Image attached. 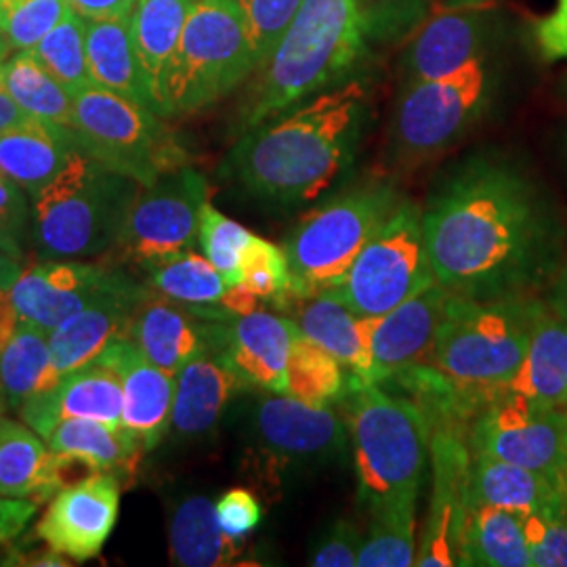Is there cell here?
Segmentation results:
<instances>
[{
  "label": "cell",
  "mask_w": 567,
  "mask_h": 567,
  "mask_svg": "<svg viewBox=\"0 0 567 567\" xmlns=\"http://www.w3.org/2000/svg\"><path fill=\"white\" fill-rule=\"evenodd\" d=\"M435 282L471 301L527 295L559 267V225L508 164L461 166L423 210Z\"/></svg>",
  "instance_id": "cell-1"
},
{
  "label": "cell",
  "mask_w": 567,
  "mask_h": 567,
  "mask_svg": "<svg viewBox=\"0 0 567 567\" xmlns=\"http://www.w3.org/2000/svg\"><path fill=\"white\" fill-rule=\"evenodd\" d=\"M370 110V84L351 74L244 131L225 158L224 175L264 203H316L351 168Z\"/></svg>",
  "instance_id": "cell-2"
},
{
  "label": "cell",
  "mask_w": 567,
  "mask_h": 567,
  "mask_svg": "<svg viewBox=\"0 0 567 567\" xmlns=\"http://www.w3.org/2000/svg\"><path fill=\"white\" fill-rule=\"evenodd\" d=\"M365 37L364 0H305L259 68L244 103L243 133L355 74Z\"/></svg>",
  "instance_id": "cell-3"
},
{
  "label": "cell",
  "mask_w": 567,
  "mask_h": 567,
  "mask_svg": "<svg viewBox=\"0 0 567 567\" xmlns=\"http://www.w3.org/2000/svg\"><path fill=\"white\" fill-rule=\"evenodd\" d=\"M543 301L513 295L471 301L456 295L426 365L446 383L458 412L496 398L524 362Z\"/></svg>",
  "instance_id": "cell-4"
},
{
  "label": "cell",
  "mask_w": 567,
  "mask_h": 567,
  "mask_svg": "<svg viewBox=\"0 0 567 567\" xmlns=\"http://www.w3.org/2000/svg\"><path fill=\"white\" fill-rule=\"evenodd\" d=\"M347 431L365 511L416 507L431 463V425L416 402L377 383L349 386Z\"/></svg>",
  "instance_id": "cell-5"
},
{
  "label": "cell",
  "mask_w": 567,
  "mask_h": 567,
  "mask_svg": "<svg viewBox=\"0 0 567 567\" xmlns=\"http://www.w3.org/2000/svg\"><path fill=\"white\" fill-rule=\"evenodd\" d=\"M142 185L79 150L32 203L30 248L39 259H91L121 238Z\"/></svg>",
  "instance_id": "cell-6"
},
{
  "label": "cell",
  "mask_w": 567,
  "mask_h": 567,
  "mask_svg": "<svg viewBox=\"0 0 567 567\" xmlns=\"http://www.w3.org/2000/svg\"><path fill=\"white\" fill-rule=\"evenodd\" d=\"M257 70L238 0H196L164 72L161 114L177 118L203 112Z\"/></svg>",
  "instance_id": "cell-7"
},
{
  "label": "cell",
  "mask_w": 567,
  "mask_h": 567,
  "mask_svg": "<svg viewBox=\"0 0 567 567\" xmlns=\"http://www.w3.org/2000/svg\"><path fill=\"white\" fill-rule=\"evenodd\" d=\"M400 200L393 183L370 179L311 208L282 244L290 267V303L341 282Z\"/></svg>",
  "instance_id": "cell-8"
},
{
  "label": "cell",
  "mask_w": 567,
  "mask_h": 567,
  "mask_svg": "<svg viewBox=\"0 0 567 567\" xmlns=\"http://www.w3.org/2000/svg\"><path fill=\"white\" fill-rule=\"evenodd\" d=\"M498 91L501 65L492 51L444 79L402 84L391 124V158L416 166L440 156L486 116Z\"/></svg>",
  "instance_id": "cell-9"
},
{
  "label": "cell",
  "mask_w": 567,
  "mask_h": 567,
  "mask_svg": "<svg viewBox=\"0 0 567 567\" xmlns=\"http://www.w3.org/2000/svg\"><path fill=\"white\" fill-rule=\"evenodd\" d=\"M72 128L84 152L140 185H152L192 163L164 116L102 86L74 95Z\"/></svg>",
  "instance_id": "cell-10"
},
{
  "label": "cell",
  "mask_w": 567,
  "mask_h": 567,
  "mask_svg": "<svg viewBox=\"0 0 567 567\" xmlns=\"http://www.w3.org/2000/svg\"><path fill=\"white\" fill-rule=\"evenodd\" d=\"M433 284L423 208L402 198L349 265L343 280L328 292L358 316L377 318Z\"/></svg>",
  "instance_id": "cell-11"
},
{
  "label": "cell",
  "mask_w": 567,
  "mask_h": 567,
  "mask_svg": "<svg viewBox=\"0 0 567 567\" xmlns=\"http://www.w3.org/2000/svg\"><path fill=\"white\" fill-rule=\"evenodd\" d=\"M208 196L206 177L192 164L142 185L114 250L143 269L194 250Z\"/></svg>",
  "instance_id": "cell-12"
},
{
  "label": "cell",
  "mask_w": 567,
  "mask_h": 567,
  "mask_svg": "<svg viewBox=\"0 0 567 567\" xmlns=\"http://www.w3.org/2000/svg\"><path fill=\"white\" fill-rule=\"evenodd\" d=\"M255 463L267 486L292 473L330 465L343 456L347 425L330 405L305 404L284 393L259 400L252 414Z\"/></svg>",
  "instance_id": "cell-13"
},
{
  "label": "cell",
  "mask_w": 567,
  "mask_h": 567,
  "mask_svg": "<svg viewBox=\"0 0 567 567\" xmlns=\"http://www.w3.org/2000/svg\"><path fill=\"white\" fill-rule=\"evenodd\" d=\"M431 425V498L414 566H461V543L471 508L473 452L461 416L433 414Z\"/></svg>",
  "instance_id": "cell-14"
},
{
  "label": "cell",
  "mask_w": 567,
  "mask_h": 567,
  "mask_svg": "<svg viewBox=\"0 0 567 567\" xmlns=\"http://www.w3.org/2000/svg\"><path fill=\"white\" fill-rule=\"evenodd\" d=\"M468 444L473 454L555 477L567 465L566 410L536 404L517 393H498L477 412Z\"/></svg>",
  "instance_id": "cell-15"
},
{
  "label": "cell",
  "mask_w": 567,
  "mask_h": 567,
  "mask_svg": "<svg viewBox=\"0 0 567 567\" xmlns=\"http://www.w3.org/2000/svg\"><path fill=\"white\" fill-rule=\"evenodd\" d=\"M135 280L112 265L84 264L81 259H41L21 271L11 290L21 322L53 330L107 292Z\"/></svg>",
  "instance_id": "cell-16"
},
{
  "label": "cell",
  "mask_w": 567,
  "mask_h": 567,
  "mask_svg": "<svg viewBox=\"0 0 567 567\" xmlns=\"http://www.w3.org/2000/svg\"><path fill=\"white\" fill-rule=\"evenodd\" d=\"M121 482L97 473L63 487L44 511L34 536L76 564L97 557L118 522Z\"/></svg>",
  "instance_id": "cell-17"
},
{
  "label": "cell",
  "mask_w": 567,
  "mask_h": 567,
  "mask_svg": "<svg viewBox=\"0 0 567 567\" xmlns=\"http://www.w3.org/2000/svg\"><path fill=\"white\" fill-rule=\"evenodd\" d=\"M456 295L435 282L395 309L374 318L372 383L381 385L429 362Z\"/></svg>",
  "instance_id": "cell-18"
},
{
  "label": "cell",
  "mask_w": 567,
  "mask_h": 567,
  "mask_svg": "<svg viewBox=\"0 0 567 567\" xmlns=\"http://www.w3.org/2000/svg\"><path fill=\"white\" fill-rule=\"evenodd\" d=\"M297 324L255 309L213 326V349L248 389L286 393V368Z\"/></svg>",
  "instance_id": "cell-19"
},
{
  "label": "cell",
  "mask_w": 567,
  "mask_h": 567,
  "mask_svg": "<svg viewBox=\"0 0 567 567\" xmlns=\"http://www.w3.org/2000/svg\"><path fill=\"white\" fill-rule=\"evenodd\" d=\"M147 292L150 286L131 280L53 328L49 332V343L58 381L74 370L97 362L114 341L128 339L133 316Z\"/></svg>",
  "instance_id": "cell-20"
},
{
  "label": "cell",
  "mask_w": 567,
  "mask_h": 567,
  "mask_svg": "<svg viewBox=\"0 0 567 567\" xmlns=\"http://www.w3.org/2000/svg\"><path fill=\"white\" fill-rule=\"evenodd\" d=\"M492 41V16L482 9H454L426 21L405 47L402 84L444 79L486 55Z\"/></svg>",
  "instance_id": "cell-21"
},
{
  "label": "cell",
  "mask_w": 567,
  "mask_h": 567,
  "mask_svg": "<svg viewBox=\"0 0 567 567\" xmlns=\"http://www.w3.org/2000/svg\"><path fill=\"white\" fill-rule=\"evenodd\" d=\"M97 362L110 365L121 379L122 429L128 431L145 452L154 450L171 429L175 377L145 360L131 339L114 341Z\"/></svg>",
  "instance_id": "cell-22"
},
{
  "label": "cell",
  "mask_w": 567,
  "mask_h": 567,
  "mask_svg": "<svg viewBox=\"0 0 567 567\" xmlns=\"http://www.w3.org/2000/svg\"><path fill=\"white\" fill-rule=\"evenodd\" d=\"M122 405L118 374L110 365L93 362L61 377L53 389L23 402L18 414L20 421L47 442L53 429L65 419H91L122 426Z\"/></svg>",
  "instance_id": "cell-23"
},
{
  "label": "cell",
  "mask_w": 567,
  "mask_h": 567,
  "mask_svg": "<svg viewBox=\"0 0 567 567\" xmlns=\"http://www.w3.org/2000/svg\"><path fill=\"white\" fill-rule=\"evenodd\" d=\"M215 320H204L161 292L152 290L143 299L128 330V339L164 372L177 377L183 365L213 349Z\"/></svg>",
  "instance_id": "cell-24"
},
{
  "label": "cell",
  "mask_w": 567,
  "mask_h": 567,
  "mask_svg": "<svg viewBox=\"0 0 567 567\" xmlns=\"http://www.w3.org/2000/svg\"><path fill=\"white\" fill-rule=\"evenodd\" d=\"M150 288L185 305L204 320H229L257 309L259 299L243 284L229 286L221 271L204 255L182 252L168 261L145 269Z\"/></svg>",
  "instance_id": "cell-25"
},
{
  "label": "cell",
  "mask_w": 567,
  "mask_h": 567,
  "mask_svg": "<svg viewBox=\"0 0 567 567\" xmlns=\"http://www.w3.org/2000/svg\"><path fill=\"white\" fill-rule=\"evenodd\" d=\"M295 324L351 372V386L372 383L374 318L358 316L330 292L295 301Z\"/></svg>",
  "instance_id": "cell-26"
},
{
  "label": "cell",
  "mask_w": 567,
  "mask_h": 567,
  "mask_svg": "<svg viewBox=\"0 0 567 567\" xmlns=\"http://www.w3.org/2000/svg\"><path fill=\"white\" fill-rule=\"evenodd\" d=\"M246 389L243 379L215 351H204L175 377L171 431L183 440L203 437L217 426L227 405Z\"/></svg>",
  "instance_id": "cell-27"
},
{
  "label": "cell",
  "mask_w": 567,
  "mask_h": 567,
  "mask_svg": "<svg viewBox=\"0 0 567 567\" xmlns=\"http://www.w3.org/2000/svg\"><path fill=\"white\" fill-rule=\"evenodd\" d=\"M79 150L81 137L72 126L30 116L0 135V173L32 196L53 182Z\"/></svg>",
  "instance_id": "cell-28"
},
{
  "label": "cell",
  "mask_w": 567,
  "mask_h": 567,
  "mask_svg": "<svg viewBox=\"0 0 567 567\" xmlns=\"http://www.w3.org/2000/svg\"><path fill=\"white\" fill-rule=\"evenodd\" d=\"M501 393H517L548 408L567 405V320L540 307L524 362Z\"/></svg>",
  "instance_id": "cell-29"
},
{
  "label": "cell",
  "mask_w": 567,
  "mask_h": 567,
  "mask_svg": "<svg viewBox=\"0 0 567 567\" xmlns=\"http://www.w3.org/2000/svg\"><path fill=\"white\" fill-rule=\"evenodd\" d=\"M86 58L95 86L158 112L133 41L131 16L121 20H86Z\"/></svg>",
  "instance_id": "cell-30"
},
{
  "label": "cell",
  "mask_w": 567,
  "mask_h": 567,
  "mask_svg": "<svg viewBox=\"0 0 567 567\" xmlns=\"http://www.w3.org/2000/svg\"><path fill=\"white\" fill-rule=\"evenodd\" d=\"M246 540L227 534L215 503L206 496H185L173 508L168 524L171 561L183 567L234 566L243 557Z\"/></svg>",
  "instance_id": "cell-31"
},
{
  "label": "cell",
  "mask_w": 567,
  "mask_h": 567,
  "mask_svg": "<svg viewBox=\"0 0 567 567\" xmlns=\"http://www.w3.org/2000/svg\"><path fill=\"white\" fill-rule=\"evenodd\" d=\"M51 463L53 452L34 429L0 414V496L49 505L58 494Z\"/></svg>",
  "instance_id": "cell-32"
},
{
  "label": "cell",
  "mask_w": 567,
  "mask_h": 567,
  "mask_svg": "<svg viewBox=\"0 0 567 567\" xmlns=\"http://www.w3.org/2000/svg\"><path fill=\"white\" fill-rule=\"evenodd\" d=\"M555 477L501 458L473 454L471 507H496L526 517L557 496Z\"/></svg>",
  "instance_id": "cell-33"
},
{
  "label": "cell",
  "mask_w": 567,
  "mask_h": 567,
  "mask_svg": "<svg viewBox=\"0 0 567 567\" xmlns=\"http://www.w3.org/2000/svg\"><path fill=\"white\" fill-rule=\"evenodd\" d=\"M49 450L74 454L118 482H131L145 452L142 444L122 426H110L91 419H65L47 440Z\"/></svg>",
  "instance_id": "cell-34"
},
{
  "label": "cell",
  "mask_w": 567,
  "mask_h": 567,
  "mask_svg": "<svg viewBox=\"0 0 567 567\" xmlns=\"http://www.w3.org/2000/svg\"><path fill=\"white\" fill-rule=\"evenodd\" d=\"M51 362L49 330L21 322L0 351V414L20 412L23 402L58 385Z\"/></svg>",
  "instance_id": "cell-35"
},
{
  "label": "cell",
  "mask_w": 567,
  "mask_h": 567,
  "mask_svg": "<svg viewBox=\"0 0 567 567\" xmlns=\"http://www.w3.org/2000/svg\"><path fill=\"white\" fill-rule=\"evenodd\" d=\"M196 0H137L131 13L133 41L161 114L164 72ZM163 116V114H161Z\"/></svg>",
  "instance_id": "cell-36"
},
{
  "label": "cell",
  "mask_w": 567,
  "mask_h": 567,
  "mask_svg": "<svg viewBox=\"0 0 567 567\" xmlns=\"http://www.w3.org/2000/svg\"><path fill=\"white\" fill-rule=\"evenodd\" d=\"M461 566L532 567L522 517L503 508H468Z\"/></svg>",
  "instance_id": "cell-37"
},
{
  "label": "cell",
  "mask_w": 567,
  "mask_h": 567,
  "mask_svg": "<svg viewBox=\"0 0 567 567\" xmlns=\"http://www.w3.org/2000/svg\"><path fill=\"white\" fill-rule=\"evenodd\" d=\"M0 82L28 116L72 126L74 95L32 51H18L4 61L0 65Z\"/></svg>",
  "instance_id": "cell-38"
},
{
  "label": "cell",
  "mask_w": 567,
  "mask_h": 567,
  "mask_svg": "<svg viewBox=\"0 0 567 567\" xmlns=\"http://www.w3.org/2000/svg\"><path fill=\"white\" fill-rule=\"evenodd\" d=\"M351 383H347L344 365L324 351L320 344L309 341L297 328L288 368L286 393L305 404L330 405L343 398Z\"/></svg>",
  "instance_id": "cell-39"
},
{
  "label": "cell",
  "mask_w": 567,
  "mask_h": 567,
  "mask_svg": "<svg viewBox=\"0 0 567 567\" xmlns=\"http://www.w3.org/2000/svg\"><path fill=\"white\" fill-rule=\"evenodd\" d=\"M30 51L72 95L95 86L86 58V20L74 9Z\"/></svg>",
  "instance_id": "cell-40"
},
{
  "label": "cell",
  "mask_w": 567,
  "mask_h": 567,
  "mask_svg": "<svg viewBox=\"0 0 567 567\" xmlns=\"http://www.w3.org/2000/svg\"><path fill=\"white\" fill-rule=\"evenodd\" d=\"M358 567L414 566L416 543V507H395L370 515Z\"/></svg>",
  "instance_id": "cell-41"
},
{
  "label": "cell",
  "mask_w": 567,
  "mask_h": 567,
  "mask_svg": "<svg viewBox=\"0 0 567 567\" xmlns=\"http://www.w3.org/2000/svg\"><path fill=\"white\" fill-rule=\"evenodd\" d=\"M252 236V231L229 219L213 204L206 203L204 206L198 244L203 248L204 257L221 271L229 286L243 284L244 252Z\"/></svg>",
  "instance_id": "cell-42"
},
{
  "label": "cell",
  "mask_w": 567,
  "mask_h": 567,
  "mask_svg": "<svg viewBox=\"0 0 567 567\" xmlns=\"http://www.w3.org/2000/svg\"><path fill=\"white\" fill-rule=\"evenodd\" d=\"M70 9V0H0V34L11 49L30 51Z\"/></svg>",
  "instance_id": "cell-43"
},
{
  "label": "cell",
  "mask_w": 567,
  "mask_h": 567,
  "mask_svg": "<svg viewBox=\"0 0 567 567\" xmlns=\"http://www.w3.org/2000/svg\"><path fill=\"white\" fill-rule=\"evenodd\" d=\"M243 286L259 301H271L280 309L290 303V267L282 246L252 236L243 259Z\"/></svg>",
  "instance_id": "cell-44"
},
{
  "label": "cell",
  "mask_w": 567,
  "mask_h": 567,
  "mask_svg": "<svg viewBox=\"0 0 567 567\" xmlns=\"http://www.w3.org/2000/svg\"><path fill=\"white\" fill-rule=\"evenodd\" d=\"M522 522L532 567H567V507L561 494Z\"/></svg>",
  "instance_id": "cell-45"
},
{
  "label": "cell",
  "mask_w": 567,
  "mask_h": 567,
  "mask_svg": "<svg viewBox=\"0 0 567 567\" xmlns=\"http://www.w3.org/2000/svg\"><path fill=\"white\" fill-rule=\"evenodd\" d=\"M305 0H238L259 68L297 18Z\"/></svg>",
  "instance_id": "cell-46"
},
{
  "label": "cell",
  "mask_w": 567,
  "mask_h": 567,
  "mask_svg": "<svg viewBox=\"0 0 567 567\" xmlns=\"http://www.w3.org/2000/svg\"><path fill=\"white\" fill-rule=\"evenodd\" d=\"M32 238L30 194L0 173V248L23 261Z\"/></svg>",
  "instance_id": "cell-47"
},
{
  "label": "cell",
  "mask_w": 567,
  "mask_h": 567,
  "mask_svg": "<svg viewBox=\"0 0 567 567\" xmlns=\"http://www.w3.org/2000/svg\"><path fill=\"white\" fill-rule=\"evenodd\" d=\"M364 534L351 519H339L328 527L324 536L311 550L309 566L313 567H358Z\"/></svg>",
  "instance_id": "cell-48"
},
{
  "label": "cell",
  "mask_w": 567,
  "mask_h": 567,
  "mask_svg": "<svg viewBox=\"0 0 567 567\" xmlns=\"http://www.w3.org/2000/svg\"><path fill=\"white\" fill-rule=\"evenodd\" d=\"M217 519L227 534L240 536L250 534L264 519V507L259 498L246 487H231L215 503Z\"/></svg>",
  "instance_id": "cell-49"
},
{
  "label": "cell",
  "mask_w": 567,
  "mask_h": 567,
  "mask_svg": "<svg viewBox=\"0 0 567 567\" xmlns=\"http://www.w3.org/2000/svg\"><path fill=\"white\" fill-rule=\"evenodd\" d=\"M534 41L545 60H567V0H555L553 11L534 25Z\"/></svg>",
  "instance_id": "cell-50"
},
{
  "label": "cell",
  "mask_w": 567,
  "mask_h": 567,
  "mask_svg": "<svg viewBox=\"0 0 567 567\" xmlns=\"http://www.w3.org/2000/svg\"><path fill=\"white\" fill-rule=\"evenodd\" d=\"M39 505L28 498L0 496V547L16 540L37 515Z\"/></svg>",
  "instance_id": "cell-51"
},
{
  "label": "cell",
  "mask_w": 567,
  "mask_h": 567,
  "mask_svg": "<svg viewBox=\"0 0 567 567\" xmlns=\"http://www.w3.org/2000/svg\"><path fill=\"white\" fill-rule=\"evenodd\" d=\"M137 0H70V7L84 20H121L128 18Z\"/></svg>",
  "instance_id": "cell-52"
},
{
  "label": "cell",
  "mask_w": 567,
  "mask_h": 567,
  "mask_svg": "<svg viewBox=\"0 0 567 567\" xmlns=\"http://www.w3.org/2000/svg\"><path fill=\"white\" fill-rule=\"evenodd\" d=\"M20 324V313L11 299V292H2L0 295V351L11 341V337L18 332Z\"/></svg>",
  "instance_id": "cell-53"
},
{
  "label": "cell",
  "mask_w": 567,
  "mask_h": 567,
  "mask_svg": "<svg viewBox=\"0 0 567 567\" xmlns=\"http://www.w3.org/2000/svg\"><path fill=\"white\" fill-rule=\"evenodd\" d=\"M547 305L555 313H559L564 320H567V259L564 264H559L553 276Z\"/></svg>",
  "instance_id": "cell-54"
},
{
  "label": "cell",
  "mask_w": 567,
  "mask_h": 567,
  "mask_svg": "<svg viewBox=\"0 0 567 567\" xmlns=\"http://www.w3.org/2000/svg\"><path fill=\"white\" fill-rule=\"evenodd\" d=\"M30 116L21 110L18 103L11 100V95L7 93V89L0 82V135L20 126L23 122L28 121Z\"/></svg>",
  "instance_id": "cell-55"
},
{
  "label": "cell",
  "mask_w": 567,
  "mask_h": 567,
  "mask_svg": "<svg viewBox=\"0 0 567 567\" xmlns=\"http://www.w3.org/2000/svg\"><path fill=\"white\" fill-rule=\"evenodd\" d=\"M23 271V261L0 248V295L11 292Z\"/></svg>",
  "instance_id": "cell-56"
},
{
  "label": "cell",
  "mask_w": 567,
  "mask_h": 567,
  "mask_svg": "<svg viewBox=\"0 0 567 567\" xmlns=\"http://www.w3.org/2000/svg\"><path fill=\"white\" fill-rule=\"evenodd\" d=\"M555 484H557V489H559V494H561V498H564L567 507V465L555 475Z\"/></svg>",
  "instance_id": "cell-57"
},
{
  "label": "cell",
  "mask_w": 567,
  "mask_h": 567,
  "mask_svg": "<svg viewBox=\"0 0 567 567\" xmlns=\"http://www.w3.org/2000/svg\"><path fill=\"white\" fill-rule=\"evenodd\" d=\"M9 51H13L11 49V44L7 42V39L0 34V65L4 63V61L9 60Z\"/></svg>",
  "instance_id": "cell-58"
},
{
  "label": "cell",
  "mask_w": 567,
  "mask_h": 567,
  "mask_svg": "<svg viewBox=\"0 0 567 567\" xmlns=\"http://www.w3.org/2000/svg\"><path fill=\"white\" fill-rule=\"evenodd\" d=\"M564 86H566V93H567V76H566V81H564Z\"/></svg>",
  "instance_id": "cell-59"
},
{
  "label": "cell",
  "mask_w": 567,
  "mask_h": 567,
  "mask_svg": "<svg viewBox=\"0 0 567 567\" xmlns=\"http://www.w3.org/2000/svg\"><path fill=\"white\" fill-rule=\"evenodd\" d=\"M564 410H566V414H567V405H566V408H564Z\"/></svg>",
  "instance_id": "cell-60"
}]
</instances>
